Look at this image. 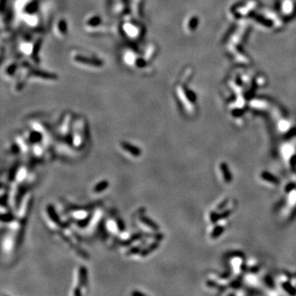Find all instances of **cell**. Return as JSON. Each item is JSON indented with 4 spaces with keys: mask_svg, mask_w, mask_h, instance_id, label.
I'll return each mask as SVG.
<instances>
[{
    "mask_svg": "<svg viewBox=\"0 0 296 296\" xmlns=\"http://www.w3.org/2000/svg\"><path fill=\"white\" fill-rule=\"evenodd\" d=\"M122 147H123V148H124V149L132 151L131 154H133V156H139V154H140V150L137 149V147H133V146H130L129 144L123 143Z\"/></svg>",
    "mask_w": 296,
    "mask_h": 296,
    "instance_id": "obj_1",
    "label": "cell"
},
{
    "mask_svg": "<svg viewBox=\"0 0 296 296\" xmlns=\"http://www.w3.org/2000/svg\"><path fill=\"white\" fill-rule=\"evenodd\" d=\"M107 187V183L106 182H103L102 184H100V185H98L96 188V192H99V191L101 190L102 188H106Z\"/></svg>",
    "mask_w": 296,
    "mask_h": 296,
    "instance_id": "obj_2",
    "label": "cell"
}]
</instances>
